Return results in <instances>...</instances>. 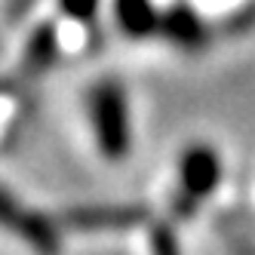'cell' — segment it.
Returning <instances> with one entry per match:
<instances>
[{
    "instance_id": "obj_2",
    "label": "cell",
    "mask_w": 255,
    "mask_h": 255,
    "mask_svg": "<svg viewBox=\"0 0 255 255\" xmlns=\"http://www.w3.org/2000/svg\"><path fill=\"white\" fill-rule=\"evenodd\" d=\"M218 178V163L215 154L209 148H188L178 160V188H181V200L188 197V203H194L197 197H206L215 188Z\"/></svg>"
},
{
    "instance_id": "obj_5",
    "label": "cell",
    "mask_w": 255,
    "mask_h": 255,
    "mask_svg": "<svg viewBox=\"0 0 255 255\" xmlns=\"http://www.w3.org/2000/svg\"><path fill=\"white\" fill-rule=\"evenodd\" d=\"M62 12L80 25H93L99 15V0H59Z\"/></svg>"
},
{
    "instance_id": "obj_4",
    "label": "cell",
    "mask_w": 255,
    "mask_h": 255,
    "mask_svg": "<svg viewBox=\"0 0 255 255\" xmlns=\"http://www.w3.org/2000/svg\"><path fill=\"white\" fill-rule=\"evenodd\" d=\"M114 15L126 37H148L154 28H160L151 0H114Z\"/></svg>"
},
{
    "instance_id": "obj_3",
    "label": "cell",
    "mask_w": 255,
    "mask_h": 255,
    "mask_svg": "<svg viewBox=\"0 0 255 255\" xmlns=\"http://www.w3.org/2000/svg\"><path fill=\"white\" fill-rule=\"evenodd\" d=\"M0 225L9 228L12 234H19L22 240H28L31 246H40V249L56 246V231H52L40 215L25 212L19 203H15V197L6 194L3 188H0Z\"/></svg>"
},
{
    "instance_id": "obj_1",
    "label": "cell",
    "mask_w": 255,
    "mask_h": 255,
    "mask_svg": "<svg viewBox=\"0 0 255 255\" xmlns=\"http://www.w3.org/2000/svg\"><path fill=\"white\" fill-rule=\"evenodd\" d=\"M86 117L93 141L108 163H120L132 151V108L117 77H102L86 93Z\"/></svg>"
}]
</instances>
